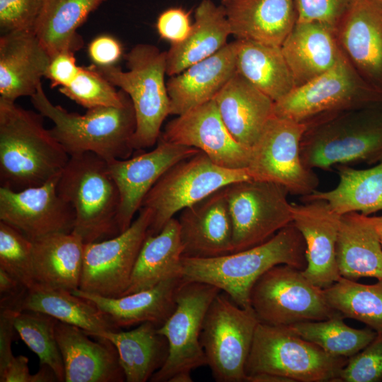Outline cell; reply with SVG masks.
Masks as SVG:
<instances>
[{
  "label": "cell",
  "instance_id": "6da1fadb",
  "mask_svg": "<svg viewBox=\"0 0 382 382\" xmlns=\"http://www.w3.org/2000/svg\"><path fill=\"white\" fill-rule=\"evenodd\" d=\"M40 113L0 98V182L13 190L58 178L69 155L45 128Z\"/></svg>",
  "mask_w": 382,
  "mask_h": 382
},
{
  "label": "cell",
  "instance_id": "7a4b0ae2",
  "mask_svg": "<svg viewBox=\"0 0 382 382\" xmlns=\"http://www.w3.org/2000/svg\"><path fill=\"white\" fill-rule=\"evenodd\" d=\"M306 250L303 236L291 223L267 241L243 250L207 258L183 256L181 274L185 281L214 286L241 307L248 308L257 279L277 265L303 271Z\"/></svg>",
  "mask_w": 382,
  "mask_h": 382
},
{
  "label": "cell",
  "instance_id": "3957f363",
  "mask_svg": "<svg viewBox=\"0 0 382 382\" xmlns=\"http://www.w3.org/2000/svg\"><path fill=\"white\" fill-rule=\"evenodd\" d=\"M301 157L313 170L382 161V102L324 115L307 123Z\"/></svg>",
  "mask_w": 382,
  "mask_h": 382
},
{
  "label": "cell",
  "instance_id": "277c9868",
  "mask_svg": "<svg viewBox=\"0 0 382 382\" xmlns=\"http://www.w3.org/2000/svg\"><path fill=\"white\" fill-rule=\"evenodd\" d=\"M30 100L37 112L53 122L50 132L69 156L91 152L109 161L132 155L136 117L129 97L121 107H96L83 115L54 105L42 83Z\"/></svg>",
  "mask_w": 382,
  "mask_h": 382
},
{
  "label": "cell",
  "instance_id": "5b68a950",
  "mask_svg": "<svg viewBox=\"0 0 382 382\" xmlns=\"http://www.w3.org/2000/svg\"><path fill=\"white\" fill-rule=\"evenodd\" d=\"M59 195L75 212L72 233L84 243L118 235L120 193L108 161L91 152L70 156L59 176Z\"/></svg>",
  "mask_w": 382,
  "mask_h": 382
},
{
  "label": "cell",
  "instance_id": "8992f818",
  "mask_svg": "<svg viewBox=\"0 0 382 382\" xmlns=\"http://www.w3.org/2000/svg\"><path fill=\"white\" fill-rule=\"evenodd\" d=\"M125 58L127 71L116 65L94 66L131 99L136 117L132 145L134 150H142L158 142L162 124L170 115V98L165 82L166 52L141 43L133 47Z\"/></svg>",
  "mask_w": 382,
  "mask_h": 382
},
{
  "label": "cell",
  "instance_id": "52a82bcc",
  "mask_svg": "<svg viewBox=\"0 0 382 382\" xmlns=\"http://www.w3.org/2000/svg\"><path fill=\"white\" fill-rule=\"evenodd\" d=\"M348 359L328 354L289 326L260 322L245 371L246 378L267 373L285 377L291 382H338Z\"/></svg>",
  "mask_w": 382,
  "mask_h": 382
},
{
  "label": "cell",
  "instance_id": "ba28073f",
  "mask_svg": "<svg viewBox=\"0 0 382 382\" xmlns=\"http://www.w3.org/2000/svg\"><path fill=\"white\" fill-rule=\"evenodd\" d=\"M251 179L247 168L221 167L202 151L178 162L158 180L143 200L141 207L152 212L148 234H157L178 212L216 191Z\"/></svg>",
  "mask_w": 382,
  "mask_h": 382
},
{
  "label": "cell",
  "instance_id": "9c48e42d",
  "mask_svg": "<svg viewBox=\"0 0 382 382\" xmlns=\"http://www.w3.org/2000/svg\"><path fill=\"white\" fill-rule=\"evenodd\" d=\"M259 323L252 307H241L225 292L213 299L204 316L200 343L216 381H245V364Z\"/></svg>",
  "mask_w": 382,
  "mask_h": 382
},
{
  "label": "cell",
  "instance_id": "30bf717a",
  "mask_svg": "<svg viewBox=\"0 0 382 382\" xmlns=\"http://www.w3.org/2000/svg\"><path fill=\"white\" fill-rule=\"evenodd\" d=\"M382 102V91L369 84L344 56L328 71L274 102V116L300 123L324 115Z\"/></svg>",
  "mask_w": 382,
  "mask_h": 382
},
{
  "label": "cell",
  "instance_id": "8fae6325",
  "mask_svg": "<svg viewBox=\"0 0 382 382\" xmlns=\"http://www.w3.org/2000/svg\"><path fill=\"white\" fill-rule=\"evenodd\" d=\"M250 303L260 322L272 325L289 326L341 315L328 304L322 288L287 265L274 266L257 279Z\"/></svg>",
  "mask_w": 382,
  "mask_h": 382
},
{
  "label": "cell",
  "instance_id": "7c38bea8",
  "mask_svg": "<svg viewBox=\"0 0 382 382\" xmlns=\"http://www.w3.org/2000/svg\"><path fill=\"white\" fill-rule=\"evenodd\" d=\"M224 190L233 226V253L267 241L293 222L289 192L282 185L251 179Z\"/></svg>",
  "mask_w": 382,
  "mask_h": 382
},
{
  "label": "cell",
  "instance_id": "4fadbf2b",
  "mask_svg": "<svg viewBox=\"0 0 382 382\" xmlns=\"http://www.w3.org/2000/svg\"><path fill=\"white\" fill-rule=\"evenodd\" d=\"M307 124L273 115L251 148L248 170L253 180L278 183L304 197L317 190L319 179L301 157Z\"/></svg>",
  "mask_w": 382,
  "mask_h": 382
},
{
  "label": "cell",
  "instance_id": "5bb4252c",
  "mask_svg": "<svg viewBox=\"0 0 382 382\" xmlns=\"http://www.w3.org/2000/svg\"><path fill=\"white\" fill-rule=\"evenodd\" d=\"M152 220L150 209L141 207L129 227L118 235L85 243L80 290L99 296H122Z\"/></svg>",
  "mask_w": 382,
  "mask_h": 382
},
{
  "label": "cell",
  "instance_id": "9a60e30c",
  "mask_svg": "<svg viewBox=\"0 0 382 382\" xmlns=\"http://www.w3.org/2000/svg\"><path fill=\"white\" fill-rule=\"evenodd\" d=\"M220 291L217 287L203 282L183 283L177 292L175 311L158 328L168 340V356L150 381L168 382L177 373L191 372L207 365L200 334L206 313Z\"/></svg>",
  "mask_w": 382,
  "mask_h": 382
},
{
  "label": "cell",
  "instance_id": "2e32d148",
  "mask_svg": "<svg viewBox=\"0 0 382 382\" xmlns=\"http://www.w3.org/2000/svg\"><path fill=\"white\" fill-rule=\"evenodd\" d=\"M58 178L17 191L1 186L0 221L31 241L53 233H71L75 212L58 193Z\"/></svg>",
  "mask_w": 382,
  "mask_h": 382
},
{
  "label": "cell",
  "instance_id": "e0dca14e",
  "mask_svg": "<svg viewBox=\"0 0 382 382\" xmlns=\"http://www.w3.org/2000/svg\"><path fill=\"white\" fill-rule=\"evenodd\" d=\"M201 151L158 139L153 150L126 159L108 161L120 193L117 225L127 229L139 212L143 200L158 180L173 166Z\"/></svg>",
  "mask_w": 382,
  "mask_h": 382
},
{
  "label": "cell",
  "instance_id": "ac0fdd59",
  "mask_svg": "<svg viewBox=\"0 0 382 382\" xmlns=\"http://www.w3.org/2000/svg\"><path fill=\"white\" fill-rule=\"evenodd\" d=\"M159 138L196 148L224 168L243 169L249 164L251 149L239 144L230 134L214 99L170 120Z\"/></svg>",
  "mask_w": 382,
  "mask_h": 382
},
{
  "label": "cell",
  "instance_id": "d6986e66",
  "mask_svg": "<svg viewBox=\"0 0 382 382\" xmlns=\"http://www.w3.org/2000/svg\"><path fill=\"white\" fill-rule=\"evenodd\" d=\"M334 32L345 59L382 91V0H356Z\"/></svg>",
  "mask_w": 382,
  "mask_h": 382
},
{
  "label": "cell",
  "instance_id": "ffe728a7",
  "mask_svg": "<svg viewBox=\"0 0 382 382\" xmlns=\"http://www.w3.org/2000/svg\"><path fill=\"white\" fill-rule=\"evenodd\" d=\"M293 224L306 243V267L303 275L325 289L340 277L337 262V241L341 215L323 200L292 204Z\"/></svg>",
  "mask_w": 382,
  "mask_h": 382
},
{
  "label": "cell",
  "instance_id": "44dd1931",
  "mask_svg": "<svg viewBox=\"0 0 382 382\" xmlns=\"http://www.w3.org/2000/svg\"><path fill=\"white\" fill-rule=\"evenodd\" d=\"M54 333L63 359L65 382L125 381L118 352L108 340L93 337L96 340H92L83 330L59 320Z\"/></svg>",
  "mask_w": 382,
  "mask_h": 382
},
{
  "label": "cell",
  "instance_id": "7402d4cb",
  "mask_svg": "<svg viewBox=\"0 0 382 382\" xmlns=\"http://www.w3.org/2000/svg\"><path fill=\"white\" fill-rule=\"evenodd\" d=\"M183 256L214 257L233 253V226L224 188L182 210Z\"/></svg>",
  "mask_w": 382,
  "mask_h": 382
},
{
  "label": "cell",
  "instance_id": "603a6c76",
  "mask_svg": "<svg viewBox=\"0 0 382 382\" xmlns=\"http://www.w3.org/2000/svg\"><path fill=\"white\" fill-rule=\"evenodd\" d=\"M51 57L33 31L0 37V98L15 102L32 96L45 77Z\"/></svg>",
  "mask_w": 382,
  "mask_h": 382
},
{
  "label": "cell",
  "instance_id": "cb8c5ba5",
  "mask_svg": "<svg viewBox=\"0 0 382 382\" xmlns=\"http://www.w3.org/2000/svg\"><path fill=\"white\" fill-rule=\"evenodd\" d=\"M237 41L195 63L166 83L170 115H180L213 100L236 72Z\"/></svg>",
  "mask_w": 382,
  "mask_h": 382
},
{
  "label": "cell",
  "instance_id": "d4e9b609",
  "mask_svg": "<svg viewBox=\"0 0 382 382\" xmlns=\"http://www.w3.org/2000/svg\"><path fill=\"white\" fill-rule=\"evenodd\" d=\"M231 35L281 47L298 21L294 0H221Z\"/></svg>",
  "mask_w": 382,
  "mask_h": 382
},
{
  "label": "cell",
  "instance_id": "484cf974",
  "mask_svg": "<svg viewBox=\"0 0 382 382\" xmlns=\"http://www.w3.org/2000/svg\"><path fill=\"white\" fill-rule=\"evenodd\" d=\"M185 282L182 276L160 282L147 289L110 298L76 289L72 292L93 303L119 330L151 322L158 328L176 307L177 292Z\"/></svg>",
  "mask_w": 382,
  "mask_h": 382
},
{
  "label": "cell",
  "instance_id": "4316f807",
  "mask_svg": "<svg viewBox=\"0 0 382 382\" xmlns=\"http://www.w3.org/2000/svg\"><path fill=\"white\" fill-rule=\"evenodd\" d=\"M214 99L230 134L250 149L274 115V102L237 71Z\"/></svg>",
  "mask_w": 382,
  "mask_h": 382
},
{
  "label": "cell",
  "instance_id": "83f0119b",
  "mask_svg": "<svg viewBox=\"0 0 382 382\" xmlns=\"http://www.w3.org/2000/svg\"><path fill=\"white\" fill-rule=\"evenodd\" d=\"M281 50L295 87L328 71L343 56L334 30L318 21H297Z\"/></svg>",
  "mask_w": 382,
  "mask_h": 382
},
{
  "label": "cell",
  "instance_id": "f1b7e54d",
  "mask_svg": "<svg viewBox=\"0 0 382 382\" xmlns=\"http://www.w3.org/2000/svg\"><path fill=\"white\" fill-rule=\"evenodd\" d=\"M336 255L341 277L382 279V246L373 216L359 212L341 216Z\"/></svg>",
  "mask_w": 382,
  "mask_h": 382
},
{
  "label": "cell",
  "instance_id": "f546056e",
  "mask_svg": "<svg viewBox=\"0 0 382 382\" xmlns=\"http://www.w3.org/2000/svg\"><path fill=\"white\" fill-rule=\"evenodd\" d=\"M32 241L35 286L79 289L85 245L81 238L72 232L58 233Z\"/></svg>",
  "mask_w": 382,
  "mask_h": 382
},
{
  "label": "cell",
  "instance_id": "4dcf8cb0",
  "mask_svg": "<svg viewBox=\"0 0 382 382\" xmlns=\"http://www.w3.org/2000/svg\"><path fill=\"white\" fill-rule=\"evenodd\" d=\"M231 35L222 5L202 0L195 11V21L187 37L166 52V75L180 74L192 64L220 50Z\"/></svg>",
  "mask_w": 382,
  "mask_h": 382
},
{
  "label": "cell",
  "instance_id": "1f68e13d",
  "mask_svg": "<svg viewBox=\"0 0 382 382\" xmlns=\"http://www.w3.org/2000/svg\"><path fill=\"white\" fill-rule=\"evenodd\" d=\"M90 336L105 338L115 347L127 382L150 381L168 356L167 339L151 322L129 331L110 330Z\"/></svg>",
  "mask_w": 382,
  "mask_h": 382
},
{
  "label": "cell",
  "instance_id": "d6a6232c",
  "mask_svg": "<svg viewBox=\"0 0 382 382\" xmlns=\"http://www.w3.org/2000/svg\"><path fill=\"white\" fill-rule=\"evenodd\" d=\"M183 253L179 222L172 218L159 233L147 235L137 257L129 286L122 296L182 276Z\"/></svg>",
  "mask_w": 382,
  "mask_h": 382
},
{
  "label": "cell",
  "instance_id": "836d02e7",
  "mask_svg": "<svg viewBox=\"0 0 382 382\" xmlns=\"http://www.w3.org/2000/svg\"><path fill=\"white\" fill-rule=\"evenodd\" d=\"M339 182L328 191L316 190L301 197L303 202L325 201L340 215L359 212L369 216L382 211V161L366 169L338 166Z\"/></svg>",
  "mask_w": 382,
  "mask_h": 382
},
{
  "label": "cell",
  "instance_id": "e575fe53",
  "mask_svg": "<svg viewBox=\"0 0 382 382\" xmlns=\"http://www.w3.org/2000/svg\"><path fill=\"white\" fill-rule=\"evenodd\" d=\"M103 0H45L34 33L52 57L59 52H75L83 45L77 33Z\"/></svg>",
  "mask_w": 382,
  "mask_h": 382
},
{
  "label": "cell",
  "instance_id": "d590c367",
  "mask_svg": "<svg viewBox=\"0 0 382 382\" xmlns=\"http://www.w3.org/2000/svg\"><path fill=\"white\" fill-rule=\"evenodd\" d=\"M236 71L276 102L295 88L281 47L236 40Z\"/></svg>",
  "mask_w": 382,
  "mask_h": 382
},
{
  "label": "cell",
  "instance_id": "8d00e7d4",
  "mask_svg": "<svg viewBox=\"0 0 382 382\" xmlns=\"http://www.w3.org/2000/svg\"><path fill=\"white\" fill-rule=\"evenodd\" d=\"M21 311L45 313L78 327L89 335L119 330L93 303L68 290L36 286L28 290Z\"/></svg>",
  "mask_w": 382,
  "mask_h": 382
},
{
  "label": "cell",
  "instance_id": "74e56055",
  "mask_svg": "<svg viewBox=\"0 0 382 382\" xmlns=\"http://www.w3.org/2000/svg\"><path fill=\"white\" fill-rule=\"evenodd\" d=\"M323 289L328 304L344 318L357 320L382 334V279L364 284L341 277Z\"/></svg>",
  "mask_w": 382,
  "mask_h": 382
},
{
  "label": "cell",
  "instance_id": "f35d334b",
  "mask_svg": "<svg viewBox=\"0 0 382 382\" xmlns=\"http://www.w3.org/2000/svg\"><path fill=\"white\" fill-rule=\"evenodd\" d=\"M343 318L342 315H337L325 320L301 322L289 326L297 335L328 354L349 358L366 347L377 332L370 328L349 327Z\"/></svg>",
  "mask_w": 382,
  "mask_h": 382
},
{
  "label": "cell",
  "instance_id": "ab89813d",
  "mask_svg": "<svg viewBox=\"0 0 382 382\" xmlns=\"http://www.w3.org/2000/svg\"><path fill=\"white\" fill-rule=\"evenodd\" d=\"M57 319L40 312L17 311L14 325L21 339L40 359V364L48 366L58 381L65 382L62 356L54 333Z\"/></svg>",
  "mask_w": 382,
  "mask_h": 382
},
{
  "label": "cell",
  "instance_id": "60d3db41",
  "mask_svg": "<svg viewBox=\"0 0 382 382\" xmlns=\"http://www.w3.org/2000/svg\"><path fill=\"white\" fill-rule=\"evenodd\" d=\"M59 91L86 109L96 107H121L129 96L123 91H117L93 64L80 66L74 80Z\"/></svg>",
  "mask_w": 382,
  "mask_h": 382
},
{
  "label": "cell",
  "instance_id": "b9f144b4",
  "mask_svg": "<svg viewBox=\"0 0 382 382\" xmlns=\"http://www.w3.org/2000/svg\"><path fill=\"white\" fill-rule=\"evenodd\" d=\"M0 268L29 289L35 286L33 271V241L0 221Z\"/></svg>",
  "mask_w": 382,
  "mask_h": 382
},
{
  "label": "cell",
  "instance_id": "7bdbcfd3",
  "mask_svg": "<svg viewBox=\"0 0 382 382\" xmlns=\"http://www.w3.org/2000/svg\"><path fill=\"white\" fill-rule=\"evenodd\" d=\"M382 380V334L350 357L341 370L340 382H378Z\"/></svg>",
  "mask_w": 382,
  "mask_h": 382
},
{
  "label": "cell",
  "instance_id": "ee69618b",
  "mask_svg": "<svg viewBox=\"0 0 382 382\" xmlns=\"http://www.w3.org/2000/svg\"><path fill=\"white\" fill-rule=\"evenodd\" d=\"M45 0H0L1 35L33 31Z\"/></svg>",
  "mask_w": 382,
  "mask_h": 382
},
{
  "label": "cell",
  "instance_id": "f6af8a7d",
  "mask_svg": "<svg viewBox=\"0 0 382 382\" xmlns=\"http://www.w3.org/2000/svg\"><path fill=\"white\" fill-rule=\"evenodd\" d=\"M355 1L294 0L297 21H318L335 30Z\"/></svg>",
  "mask_w": 382,
  "mask_h": 382
},
{
  "label": "cell",
  "instance_id": "bcb514c9",
  "mask_svg": "<svg viewBox=\"0 0 382 382\" xmlns=\"http://www.w3.org/2000/svg\"><path fill=\"white\" fill-rule=\"evenodd\" d=\"M192 25L190 12L180 7H173L159 15L156 27L160 37L173 45L187 37Z\"/></svg>",
  "mask_w": 382,
  "mask_h": 382
},
{
  "label": "cell",
  "instance_id": "7dc6e473",
  "mask_svg": "<svg viewBox=\"0 0 382 382\" xmlns=\"http://www.w3.org/2000/svg\"><path fill=\"white\" fill-rule=\"evenodd\" d=\"M39 371L31 374L28 359L23 355L13 357L5 369L0 371L1 382H53L57 378L48 366L40 364Z\"/></svg>",
  "mask_w": 382,
  "mask_h": 382
},
{
  "label": "cell",
  "instance_id": "c3c4849f",
  "mask_svg": "<svg viewBox=\"0 0 382 382\" xmlns=\"http://www.w3.org/2000/svg\"><path fill=\"white\" fill-rule=\"evenodd\" d=\"M79 69L74 52L64 51L51 57L45 77L50 80L52 87L66 86L74 80Z\"/></svg>",
  "mask_w": 382,
  "mask_h": 382
},
{
  "label": "cell",
  "instance_id": "681fc988",
  "mask_svg": "<svg viewBox=\"0 0 382 382\" xmlns=\"http://www.w3.org/2000/svg\"><path fill=\"white\" fill-rule=\"evenodd\" d=\"M88 54L93 65L103 67L115 65L122 54L121 44L115 37L103 35L88 45Z\"/></svg>",
  "mask_w": 382,
  "mask_h": 382
},
{
  "label": "cell",
  "instance_id": "f907efd6",
  "mask_svg": "<svg viewBox=\"0 0 382 382\" xmlns=\"http://www.w3.org/2000/svg\"><path fill=\"white\" fill-rule=\"evenodd\" d=\"M29 289L0 268V310L19 311Z\"/></svg>",
  "mask_w": 382,
  "mask_h": 382
},
{
  "label": "cell",
  "instance_id": "816d5d0a",
  "mask_svg": "<svg viewBox=\"0 0 382 382\" xmlns=\"http://www.w3.org/2000/svg\"><path fill=\"white\" fill-rule=\"evenodd\" d=\"M16 312L13 310H0V371L5 369L14 357L11 345L16 335H18L14 325Z\"/></svg>",
  "mask_w": 382,
  "mask_h": 382
},
{
  "label": "cell",
  "instance_id": "f5cc1de1",
  "mask_svg": "<svg viewBox=\"0 0 382 382\" xmlns=\"http://www.w3.org/2000/svg\"><path fill=\"white\" fill-rule=\"evenodd\" d=\"M248 382H291L289 379L272 374H257L246 378Z\"/></svg>",
  "mask_w": 382,
  "mask_h": 382
},
{
  "label": "cell",
  "instance_id": "db71d44e",
  "mask_svg": "<svg viewBox=\"0 0 382 382\" xmlns=\"http://www.w3.org/2000/svg\"><path fill=\"white\" fill-rule=\"evenodd\" d=\"M190 371H181L173 375L168 382H192Z\"/></svg>",
  "mask_w": 382,
  "mask_h": 382
},
{
  "label": "cell",
  "instance_id": "11a10c76",
  "mask_svg": "<svg viewBox=\"0 0 382 382\" xmlns=\"http://www.w3.org/2000/svg\"><path fill=\"white\" fill-rule=\"evenodd\" d=\"M374 218V216H373ZM374 222L376 224V228H377V231H378V235H379V238H380V242H381V246H382V227H381L380 226H378L375 220H374Z\"/></svg>",
  "mask_w": 382,
  "mask_h": 382
},
{
  "label": "cell",
  "instance_id": "9f6ffc18",
  "mask_svg": "<svg viewBox=\"0 0 382 382\" xmlns=\"http://www.w3.org/2000/svg\"><path fill=\"white\" fill-rule=\"evenodd\" d=\"M374 219L376 221V223L380 226L381 227H382V216H374Z\"/></svg>",
  "mask_w": 382,
  "mask_h": 382
}]
</instances>
